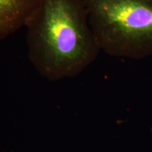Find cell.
Instances as JSON below:
<instances>
[{
    "instance_id": "3",
    "label": "cell",
    "mask_w": 152,
    "mask_h": 152,
    "mask_svg": "<svg viewBox=\"0 0 152 152\" xmlns=\"http://www.w3.org/2000/svg\"><path fill=\"white\" fill-rule=\"evenodd\" d=\"M42 0H0V41L25 27Z\"/></svg>"
},
{
    "instance_id": "2",
    "label": "cell",
    "mask_w": 152,
    "mask_h": 152,
    "mask_svg": "<svg viewBox=\"0 0 152 152\" xmlns=\"http://www.w3.org/2000/svg\"><path fill=\"white\" fill-rule=\"evenodd\" d=\"M102 52L118 58L152 56V0H83Z\"/></svg>"
},
{
    "instance_id": "1",
    "label": "cell",
    "mask_w": 152,
    "mask_h": 152,
    "mask_svg": "<svg viewBox=\"0 0 152 152\" xmlns=\"http://www.w3.org/2000/svg\"><path fill=\"white\" fill-rule=\"evenodd\" d=\"M30 61L44 78H71L101 52L83 0H42L26 22Z\"/></svg>"
}]
</instances>
